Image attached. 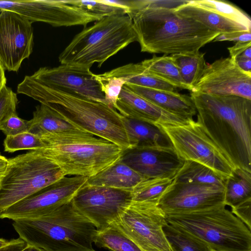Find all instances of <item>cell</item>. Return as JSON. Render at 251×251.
I'll use <instances>...</instances> for the list:
<instances>
[{
    "instance_id": "obj_1",
    "label": "cell",
    "mask_w": 251,
    "mask_h": 251,
    "mask_svg": "<svg viewBox=\"0 0 251 251\" xmlns=\"http://www.w3.org/2000/svg\"><path fill=\"white\" fill-rule=\"evenodd\" d=\"M127 15L142 52L174 54L198 51L220 34L170 7L168 1L139 0Z\"/></svg>"
},
{
    "instance_id": "obj_2",
    "label": "cell",
    "mask_w": 251,
    "mask_h": 251,
    "mask_svg": "<svg viewBox=\"0 0 251 251\" xmlns=\"http://www.w3.org/2000/svg\"><path fill=\"white\" fill-rule=\"evenodd\" d=\"M197 121L232 166L251 172V100L191 92Z\"/></svg>"
},
{
    "instance_id": "obj_3",
    "label": "cell",
    "mask_w": 251,
    "mask_h": 251,
    "mask_svg": "<svg viewBox=\"0 0 251 251\" xmlns=\"http://www.w3.org/2000/svg\"><path fill=\"white\" fill-rule=\"evenodd\" d=\"M18 94L50 107L78 129L115 144L124 150L130 148L123 116L104 102L22 81Z\"/></svg>"
},
{
    "instance_id": "obj_4",
    "label": "cell",
    "mask_w": 251,
    "mask_h": 251,
    "mask_svg": "<svg viewBox=\"0 0 251 251\" xmlns=\"http://www.w3.org/2000/svg\"><path fill=\"white\" fill-rule=\"evenodd\" d=\"M12 226L27 244L45 251H95L97 229L72 201L41 216L14 220Z\"/></svg>"
},
{
    "instance_id": "obj_5",
    "label": "cell",
    "mask_w": 251,
    "mask_h": 251,
    "mask_svg": "<svg viewBox=\"0 0 251 251\" xmlns=\"http://www.w3.org/2000/svg\"><path fill=\"white\" fill-rule=\"evenodd\" d=\"M39 137L44 146L36 151L56 164L65 176H93L118 161L124 151L88 133Z\"/></svg>"
},
{
    "instance_id": "obj_6",
    "label": "cell",
    "mask_w": 251,
    "mask_h": 251,
    "mask_svg": "<svg viewBox=\"0 0 251 251\" xmlns=\"http://www.w3.org/2000/svg\"><path fill=\"white\" fill-rule=\"evenodd\" d=\"M137 41L127 15L104 17L76 34L60 54L61 64L98 67L130 44Z\"/></svg>"
},
{
    "instance_id": "obj_7",
    "label": "cell",
    "mask_w": 251,
    "mask_h": 251,
    "mask_svg": "<svg viewBox=\"0 0 251 251\" xmlns=\"http://www.w3.org/2000/svg\"><path fill=\"white\" fill-rule=\"evenodd\" d=\"M226 206L167 214L166 221L201 239L214 251H251V230Z\"/></svg>"
},
{
    "instance_id": "obj_8",
    "label": "cell",
    "mask_w": 251,
    "mask_h": 251,
    "mask_svg": "<svg viewBox=\"0 0 251 251\" xmlns=\"http://www.w3.org/2000/svg\"><path fill=\"white\" fill-rule=\"evenodd\" d=\"M64 176L56 164L36 151L8 159L0 183V213Z\"/></svg>"
},
{
    "instance_id": "obj_9",
    "label": "cell",
    "mask_w": 251,
    "mask_h": 251,
    "mask_svg": "<svg viewBox=\"0 0 251 251\" xmlns=\"http://www.w3.org/2000/svg\"><path fill=\"white\" fill-rule=\"evenodd\" d=\"M183 160L202 164L226 180L234 168L219 148L193 119L186 124L159 126Z\"/></svg>"
},
{
    "instance_id": "obj_10",
    "label": "cell",
    "mask_w": 251,
    "mask_h": 251,
    "mask_svg": "<svg viewBox=\"0 0 251 251\" xmlns=\"http://www.w3.org/2000/svg\"><path fill=\"white\" fill-rule=\"evenodd\" d=\"M113 223L142 251H172L163 230L166 215L157 202L132 201Z\"/></svg>"
},
{
    "instance_id": "obj_11",
    "label": "cell",
    "mask_w": 251,
    "mask_h": 251,
    "mask_svg": "<svg viewBox=\"0 0 251 251\" xmlns=\"http://www.w3.org/2000/svg\"><path fill=\"white\" fill-rule=\"evenodd\" d=\"M76 208L102 230L114 222L133 201L132 190L91 186L86 183L72 200Z\"/></svg>"
},
{
    "instance_id": "obj_12",
    "label": "cell",
    "mask_w": 251,
    "mask_h": 251,
    "mask_svg": "<svg viewBox=\"0 0 251 251\" xmlns=\"http://www.w3.org/2000/svg\"><path fill=\"white\" fill-rule=\"evenodd\" d=\"M90 68L69 64L41 67L23 81L105 103L101 84Z\"/></svg>"
},
{
    "instance_id": "obj_13",
    "label": "cell",
    "mask_w": 251,
    "mask_h": 251,
    "mask_svg": "<svg viewBox=\"0 0 251 251\" xmlns=\"http://www.w3.org/2000/svg\"><path fill=\"white\" fill-rule=\"evenodd\" d=\"M87 179L83 176H64L2 211L0 218L31 219L52 212L71 201Z\"/></svg>"
},
{
    "instance_id": "obj_14",
    "label": "cell",
    "mask_w": 251,
    "mask_h": 251,
    "mask_svg": "<svg viewBox=\"0 0 251 251\" xmlns=\"http://www.w3.org/2000/svg\"><path fill=\"white\" fill-rule=\"evenodd\" d=\"M2 10L15 12L32 24L44 22L54 27L85 26L99 21L68 0H0V11Z\"/></svg>"
},
{
    "instance_id": "obj_15",
    "label": "cell",
    "mask_w": 251,
    "mask_h": 251,
    "mask_svg": "<svg viewBox=\"0 0 251 251\" xmlns=\"http://www.w3.org/2000/svg\"><path fill=\"white\" fill-rule=\"evenodd\" d=\"M225 193L224 186L173 180L158 206L165 215L190 213L224 204Z\"/></svg>"
},
{
    "instance_id": "obj_16",
    "label": "cell",
    "mask_w": 251,
    "mask_h": 251,
    "mask_svg": "<svg viewBox=\"0 0 251 251\" xmlns=\"http://www.w3.org/2000/svg\"><path fill=\"white\" fill-rule=\"evenodd\" d=\"M32 23L8 10L0 11V63L4 70L18 72L32 52Z\"/></svg>"
},
{
    "instance_id": "obj_17",
    "label": "cell",
    "mask_w": 251,
    "mask_h": 251,
    "mask_svg": "<svg viewBox=\"0 0 251 251\" xmlns=\"http://www.w3.org/2000/svg\"><path fill=\"white\" fill-rule=\"evenodd\" d=\"M191 92L234 95L251 100V73L241 70L229 57L206 63L202 75Z\"/></svg>"
},
{
    "instance_id": "obj_18",
    "label": "cell",
    "mask_w": 251,
    "mask_h": 251,
    "mask_svg": "<svg viewBox=\"0 0 251 251\" xmlns=\"http://www.w3.org/2000/svg\"><path fill=\"white\" fill-rule=\"evenodd\" d=\"M119 160L145 179H174L184 162L174 147L158 146L125 150Z\"/></svg>"
},
{
    "instance_id": "obj_19",
    "label": "cell",
    "mask_w": 251,
    "mask_h": 251,
    "mask_svg": "<svg viewBox=\"0 0 251 251\" xmlns=\"http://www.w3.org/2000/svg\"><path fill=\"white\" fill-rule=\"evenodd\" d=\"M116 110L124 117L156 126L184 125L191 120L158 107L129 89L125 85L118 99Z\"/></svg>"
},
{
    "instance_id": "obj_20",
    "label": "cell",
    "mask_w": 251,
    "mask_h": 251,
    "mask_svg": "<svg viewBox=\"0 0 251 251\" xmlns=\"http://www.w3.org/2000/svg\"><path fill=\"white\" fill-rule=\"evenodd\" d=\"M129 89L158 107L188 120L193 119L197 111L190 96L176 91L125 84Z\"/></svg>"
},
{
    "instance_id": "obj_21",
    "label": "cell",
    "mask_w": 251,
    "mask_h": 251,
    "mask_svg": "<svg viewBox=\"0 0 251 251\" xmlns=\"http://www.w3.org/2000/svg\"><path fill=\"white\" fill-rule=\"evenodd\" d=\"M123 121L130 148L173 147L169 138L159 126L124 116Z\"/></svg>"
},
{
    "instance_id": "obj_22",
    "label": "cell",
    "mask_w": 251,
    "mask_h": 251,
    "mask_svg": "<svg viewBox=\"0 0 251 251\" xmlns=\"http://www.w3.org/2000/svg\"><path fill=\"white\" fill-rule=\"evenodd\" d=\"M145 178L119 160L96 175L88 177L91 186L130 189Z\"/></svg>"
},
{
    "instance_id": "obj_23",
    "label": "cell",
    "mask_w": 251,
    "mask_h": 251,
    "mask_svg": "<svg viewBox=\"0 0 251 251\" xmlns=\"http://www.w3.org/2000/svg\"><path fill=\"white\" fill-rule=\"evenodd\" d=\"M97 75L102 78L120 77L126 84L143 87L169 91L177 89L175 86L150 73L141 63L127 64Z\"/></svg>"
},
{
    "instance_id": "obj_24",
    "label": "cell",
    "mask_w": 251,
    "mask_h": 251,
    "mask_svg": "<svg viewBox=\"0 0 251 251\" xmlns=\"http://www.w3.org/2000/svg\"><path fill=\"white\" fill-rule=\"evenodd\" d=\"M175 10L176 13L192 18L220 34L251 31L242 25L194 4L191 0H187L186 2L176 7Z\"/></svg>"
},
{
    "instance_id": "obj_25",
    "label": "cell",
    "mask_w": 251,
    "mask_h": 251,
    "mask_svg": "<svg viewBox=\"0 0 251 251\" xmlns=\"http://www.w3.org/2000/svg\"><path fill=\"white\" fill-rule=\"evenodd\" d=\"M29 132L39 136L46 134H80L84 132L61 118L46 104L40 103L33 112Z\"/></svg>"
},
{
    "instance_id": "obj_26",
    "label": "cell",
    "mask_w": 251,
    "mask_h": 251,
    "mask_svg": "<svg viewBox=\"0 0 251 251\" xmlns=\"http://www.w3.org/2000/svg\"><path fill=\"white\" fill-rule=\"evenodd\" d=\"M224 204L231 208L251 199V172L234 169L225 182Z\"/></svg>"
},
{
    "instance_id": "obj_27",
    "label": "cell",
    "mask_w": 251,
    "mask_h": 251,
    "mask_svg": "<svg viewBox=\"0 0 251 251\" xmlns=\"http://www.w3.org/2000/svg\"><path fill=\"white\" fill-rule=\"evenodd\" d=\"M204 54L198 50L170 55L182 78L191 91L199 81L205 67Z\"/></svg>"
},
{
    "instance_id": "obj_28",
    "label": "cell",
    "mask_w": 251,
    "mask_h": 251,
    "mask_svg": "<svg viewBox=\"0 0 251 251\" xmlns=\"http://www.w3.org/2000/svg\"><path fill=\"white\" fill-rule=\"evenodd\" d=\"M150 73L167 82L177 88L188 90L191 89L182 78L179 70L174 63L171 56L164 55L151 58L140 62Z\"/></svg>"
},
{
    "instance_id": "obj_29",
    "label": "cell",
    "mask_w": 251,
    "mask_h": 251,
    "mask_svg": "<svg viewBox=\"0 0 251 251\" xmlns=\"http://www.w3.org/2000/svg\"><path fill=\"white\" fill-rule=\"evenodd\" d=\"M225 179L210 168L198 162L185 160L176 174L175 182L224 186Z\"/></svg>"
},
{
    "instance_id": "obj_30",
    "label": "cell",
    "mask_w": 251,
    "mask_h": 251,
    "mask_svg": "<svg viewBox=\"0 0 251 251\" xmlns=\"http://www.w3.org/2000/svg\"><path fill=\"white\" fill-rule=\"evenodd\" d=\"M163 230L172 251H214L203 241L179 226L167 223Z\"/></svg>"
},
{
    "instance_id": "obj_31",
    "label": "cell",
    "mask_w": 251,
    "mask_h": 251,
    "mask_svg": "<svg viewBox=\"0 0 251 251\" xmlns=\"http://www.w3.org/2000/svg\"><path fill=\"white\" fill-rule=\"evenodd\" d=\"M94 243L112 251H142L138 246L113 223L98 230Z\"/></svg>"
},
{
    "instance_id": "obj_32",
    "label": "cell",
    "mask_w": 251,
    "mask_h": 251,
    "mask_svg": "<svg viewBox=\"0 0 251 251\" xmlns=\"http://www.w3.org/2000/svg\"><path fill=\"white\" fill-rule=\"evenodd\" d=\"M194 4L236 22L251 30V20L244 11L228 2L217 0H191Z\"/></svg>"
},
{
    "instance_id": "obj_33",
    "label": "cell",
    "mask_w": 251,
    "mask_h": 251,
    "mask_svg": "<svg viewBox=\"0 0 251 251\" xmlns=\"http://www.w3.org/2000/svg\"><path fill=\"white\" fill-rule=\"evenodd\" d=\"M173 179L168 178L145 179L132 190L133 201L158 202L159 200Z\"/></svg>"
},
{
    "instance_id": "obj_34",
    "label": "cell",
    "mask_w": 251,
    "mask_h": 251,
    "mask_svg": "<svg viewBox=\"0 0 251 251\" xmlns=\"http://www.w3.org/2000/svg\"><path fill=\"white\" fill-rule=\"evenodd\" d=\"M69 3L90 14L99 20L113 15H127V11L124 7L110 4L104 0H68Z\"/></svg>"
},
{
    "instance_id": "obj_35",
    "label": "cell",
    "mask_w": 251,
    "mask_h": 251,
    "mask_svg": "<svg viewBox=\"0 0 251 251\" xmlns=\"http://www.w3.org/2000/svg\"><path fill=\"white\" fill-rule=\"evenodd\" d=\"M44 146L41 138L29 131L6 136L4 140V151L11 153L24 150L36 151Z\"/></svg>"
},
{
    "instance_id": "obj_36",
    "label": "cell",
    "mask_w": 251,
    "mask_h": 251,
    "mask_svg": "<svg viewBox=\"0 0 251 251\" xmlns=\"http://www.w3.org/2000/svg\"><path fill=\"white\" fill-rule=\"evenodd\" d=\"M96 77L101 84V90L104 95L106 104L116 110L117 100L126 82L120 77L102 78L97 75Z\"/></svg>"
},
{
    "instance_id": "obj_37",
    "label": "cell",
    "mask_w": 251,
    "mask_h": 251,
    "mask_svg": "<svg viewBox=\"0 0 251 251\" xmlns=\"http://www.w3.org/2000/svg\"><path fill=\"white\" fill-rule=\"evenodd\" d=\"M32 120L29 121L20 118L17 113L8 116L0 124V130L6 136L15 135L29 131L32 125Z\"/></svg>"
},
{
    "instance_id": "obj_38",
    "label": "cell",
    "mask_w": 251,
    "mask_h": 251,
    "mask_svg": "<svg viewBox=\"0 0 251 251\" xmlns=\"http://www.w3.org/2000/svg\"><path fill=\"white\" fill-rule=\"evenodd\" d=\"M18 103L17 94L4 85L0 90V124L10 115L17 113Z\"/></svg>"
},
{
    "instance_id": "obj_39",
    "label": "cell",
    "mask_w": 251,
    "mask_h": 251,
    "mask_svg": "<svg viewBox=\"0 0 251 251\" xmlns=\"http://www.w3.org/2000/svg\"><path fill=\"white\" fill-rule=\"evenodd\" d=\"M231 212L251 230V199L232 207Z\"/></svg>"
},
{
    "instance_id": "obj_40",
    "label": "cell",
    "mask_w": 251,
    "mask_h": 251,
    "mask_svg": "<svg viewBox=\"0 0 251 251\" xmlns=\"http://www.w3.org/2000/svg\"><path fill=\"white\" fill-rule=\"evenodd\" d=\"M251 31H241L222 33L216 37L212 42L229 41L236 42H251Z\"/></svg>"
},
{
    "instance_id": "obj_41",
    "label": "cell",
    "mask_w": 251,
    "mask_h": 251,
    "mask_svg": "<svg viewBox=\"0 0 251 251\" xmlns=\"http://www.w3.org/2000/svg\"><path fill=\"white\" fill-rule=\"evenodd\" d=\"M251 47V41L236 42L235 44L227 48L229 53V57L235 60L248 48Z\"/></svg>"
},
{
    "instance_id": "obj_42",
    "label": "cell",
    "mask_w": 251,
    "mask_h": 251,
    "mask_svg": "<svg viewBox=\"0 0 251 251\" xmlns=\"http://www.w3.org/2000/svg\"><path fill=\"white\" fill-rule=\"evenodd\" d=\"M27 245V244L20 238L10 240L9 243L6 246L0 249V251H21Z\"/></svg>"
},
{
    "instance_id": "obj_43",
    "label": "cell",
    "mask_w": 251,
    "mask_h": 251,
    "mask_svg": "<svg viewBox=\"0 0 251 251\" xmlns=\"http://www.w3.org/2000/svg\"><path fill=\"white\" fill-rule=\"evenodd\" d=\"M235 61L241 70L247 73H251V59L237 57Z\"/></svg>"
},
{
    "instance_id": "obj_44",
    "label": "cell",
    "mask_w": 251,
    "mask_h": 251,
    "mask_svg": "<svg viewBox=\"0 0 251 251\" xmlns=\"http://www.w3.org/2000/svg\"><path fill=\"white\" fill-rule=\"evenodd\" d=\"M8 165V159L0 154V176L5 173Z\"/></svg>"
},
{
    "instance_id": "obj_45",
    "label": "cell",
    "mask_w": 251,
    "mask_h": 251,
    "mask_svg": "<svg viewBox=\"0 0 251 251\" xmlns=\"http://www.w3.org/2000/svg\"><path fill=\"white\" fill-rule=\"evenodd\" d=\"M6 79L5 76V70L0 63V90L6 85Z\"/></svg>"
},
{
    "instance_id": "obj_46",
    "label": "cell",
    "mask_w": 251,
    "mask_h": 251,
    "mask_svg": "<svg viewBox=\"0 0 251 251\" xmlns=\"http://www.w3.org/2000/svg\"><path fill=\"white\" fill-rule=\"evenodd\" d=\"M21 251H45L43 249L27 244L26 246Z\"/></svg>"
},
{
    "instance_id": "obj_47",
    "label": "cell",
    "mask_w": 251,
    "mask_h": 251,
    "mask_svg": "<svg viewBox=\"0 0 251 251\" xmlns=\"http://www.w3.org/2000/svg\"><path fill=\"white\" fill-rule=\"evenodd\" d=\"M238 57H243L251 59V47L248 48L240 56Z\"/></svg>"
},
{
    "instance_id": "obj_48",
    "label": "cell",
    "mask_w": 251,
    "mask_h": 251,
    "mask_svg": "<svg viewBox=\"0 0 251 251\" xmlns=\"http://www.w3.org/2000/svg\"><path fill=\"white\" fill-rule=\"evenodd\" d=\"M9 242L10 240L3 238H0V249L7 245Z\"/></svg>"
},
{
    "instance_id": "obj_49",
    "label": "cell",
    "mask_w": 251,
    "mask_h": 251,
    "mask_svg": "<svg viewBox=\"0 0 251 251\" xmlns=\"http://www.w3.org/2000/svg\"><path fill=\"white\" fill-rule=\"evenodd\" d=\"M2 177V176H0V181H1Z\"/></svg>"
}]
</instances>
